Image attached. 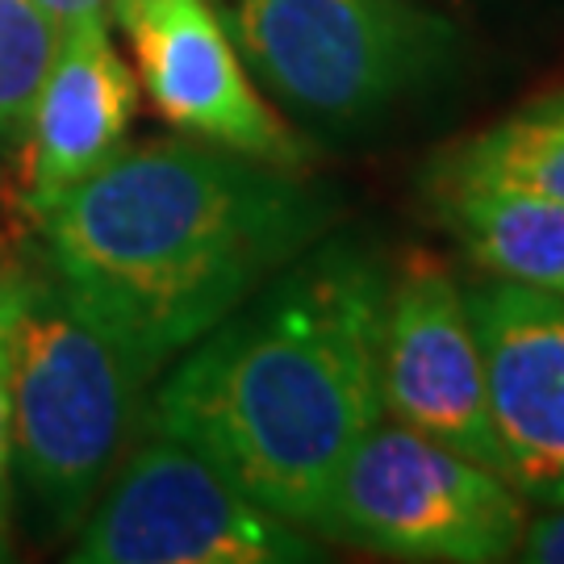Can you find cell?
<instances>
[{"instance_id":"6da1fadb","label":"cell","mask_w":564,"mask_h":564,"mask_svg":"<svg viewBox=\"0 0 564 564\" xmlns=\"http://www.w3.org/2000/svg\"><path fill=\"white\" fill-rule=\"evenodd\" d=\"M389 263L326 230L163 377L151 426L284 523L326 535L343 464L381 419Z\"/></svg>"},{"instance_id":"7a4b0ae2","label":"cell","mask_w":564,"mask_h":564,"mask_svg":"<svg viewBox=\"0 0 564 564\" xmlns=\"http://www.w3.org/2000/svg\"><path fill=\"white\" fill-rule=\"evenodd\" d=\"M214 142H139L30 209L42 263L109 339L160 372L335 226V202Z\"/></svg>"},{"instance_id":"3957f363","label":"cell","mask_w":564,"mask_h":564,"mask_svg":"<svg viewBox=\"0 0 564 564\" xmlns=\"http://www.w3.org/2000/svg\"><path fill=\"white\" fill-rule=\"evenodd\" d=\"M151 377L63 293L51 268H21L9 440L39 531L63 535L84 523L121 464Z\"/></svg>"},{"instance_id":"277c9868","label":"cell","mask_w":564,"mask_h":564,"mask_svg":"<svg viewBox=\"0 0 564 564\" xmlns=\"http://www.w3.org/2000/svg\"><path fill=\"white\" fill-rule=\"evenodd\" d=\"M235 34L268 93L323 134H368L431 97L464 46L419 0H239Z\"/></svg>"},{"instance_id":"5b68a950","label":"cell","mask_w":564,"mask_h":564,"mask_svg":"<svg viewBox=\"0 0 564 564\" xmlns=\"http://www.w3.org/2000/svg\"><path fill=\"white\" fill-rule=\"evenodd\" d=\"M523 527V498L498 468L381 414L343 464L326 540L393 561L494 564L519 556Z\"/></svg>"},{"instance_id":"8992f818","label":"cell","mask_w":564,"mask_h":564,"mask_svg":"<svg viewBox=\"0 0 564 564\" xmlns=\"http://www.w3.org/2000/svg\"><path fill=\"white\" fill-rule=\"evenodd\" d=\"M67 556L80 564H293L318 561V547L202 452L160 435L121 464Z\"/></svg>"},{"instance_id":"52a82bcc","label":"cell","mask_w":564,"mask_h":564,"mask_svg":"<svg viewBox=\"0 0 564 564\" xmlns=\"http://www.w3.org/2000/svg\"><path fill=\"white\" fill-rule=\"evenodd\" d=\"M381 414L498 468L468 289L431 256H410L389 272L381 314Z\"/></svg>"},{"instance_id":"ba28073f","label":"cell","mask_w":564,"mask_h":564,"mask_svg":"<svg viewBox=\"0 0 564 564\" xmlns=\"http://www.w3.org/2000/svg\"><path fill=\"white\" fill-rule=\"evenodd\" d=\"M139 80L163 121L251 160L297 167L305 147L256 93L209 0H118Z\"/></svg>"},{"instance_id":"9c48e42d","label":"cell","mask_w":564,"mask_h":564,"mask_svg":"<svg viewBox=\"0 0 564 564\" xmlns=\"http://www.w3.org/2000/svg\"><path fill=\"white\" fill-rule=\"evenodd\" d=\"M498 468L523 502L564 506V297L494 281L468 289Z\"/></svg>"},{"instance_id":"30bf717a","label":"cell","mask_w":564,"mask_h":564,"mask_svg":"<svg viewBox=\"0 0 564 564\" xmlns=\"http://www.w3.org/2000/svg\"><path fill=\"white\" fill-rule=\"evenodd\" d=\"M134 76L109 42V21H76L59 39L30 118L25 209L55 202L126 147L134 118Z\"/></svg>"},{"instance_id":"8fae6325","label":"cell","mask_w":564,"mask_h":564,"mask_svg":"<svg viewBox=\"0 0 564 564\" xmlns=\"http://www.w3.org/2000/svg\"><path fill=\"white\" fill-rule=\"evenodd\" d=\"M431 214L494 281L564 297V202L485 181H426Z\"/></svg>"},{"instance_id":"7c38bea8","label":"cell","mask_w":564,"mask_h":564,"mask_svg":"<svg viewBox=\"0 0 564 564\" xmlns=\"http://www.w3.org/2000/svg\"><path fill=\"white\" fill-rule=\"evenodd\" d=\"M426 181H485L564 202V88L519 105L431 163Z\"/></svg>"},{"instance_id":"4fadbf2b","label":"cell","mask_w":564,"mask_h":564,"mask_svg":"<svg viewBox=\"0 0 564 564\" xmlns=\"http://www.w3.org/2000/svg\"><path fill=\"white\" fill-rule=\"evenodd\" d=\"M59 39V21L39 0H0V160L25 147L34 101Z\"/></svg>"},{"instance_id":"5bb4252c","label":"cell","mask_w":564,"mask_h":564,"mask_svg":"<svg viewBox=\"0 0 564 564\" xmlns=\"http://www.w3.org/2000/svg\"><path fill=\"white\" fill-rule=\"evenodd\" d=\"M21 268L0 256V561L9 556V489H13V440H9V364H13V326L21 305Z\"/></svg>"},{"instance_id":"9a60e30c","label":"cell","mask_w":564,"mask_h":564,"mask_svg":"<svg viewBox=\"0 0 564 564\" xmlns=\"http://www.w3.org/2000/svg\"><path fill=\"white\" fill-rule=\"evenodd\" d=\"M519 561L531 564H564V506H547L535 523L523 527Z\"/></svg>"},{"instance_id":"2e32d148","label":"cell","mask_w":564,"mask_h":564,"mask_svg":"<svg viewBox=\"0 0 564 564\" xmlns=\"http://www.w3.org/2000/svg\"><path fill=\"white\" fill-rule=\"evenodd\" d=\"M39 4L59 21V30H67L76 21H109L118 0H39Z\"/></svg>"}]
</instances>
